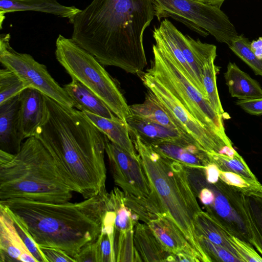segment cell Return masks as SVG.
<instances>
[{
    "label": "cell",
    "mask_w": 262,
    "mask_h": 262,
    "mask_svg": "<svg viewBox=\"0 0 262 262\" xmlns=\"http://www.w3.org/2000/svg\"><path fill=\"white\" fill-rule=\"evenodd\" d=\"M154 16L151 0H92L70 21L71 38L103 66L139 75L147 63L143 34Z\"/></svg>",
    "instance_id": "6da1fadb"
},
{
    "label": "cell",
    "mask_w": 262,
    "mask_h": 262,
    "mask_svg": "<svg viewBox=\"0 0 262 262\" xmlns=\"http://www.w3.org/2000/svg\"><path fill=\"white\" fill-rule=\"evenodd\" d=\"M35 136L50 153L63 179L84 199L105 190L106 136L82 111L44 95Z\"/></svg>",
    "instance_id": "7a4b0ae2"
},
{
    "label": "cell",
    "mask_w": 262,
    "mask_h": 262,
    "mask_svg": "<svg viewBox=\"0 0 262 262\" xmlns=\"http://www.w3.org/2000/svg\"><path fill=\"white\" fill-rule=\"evenodd\" d=\"M107 192L79 202L0 201L18 217L38 246L59 248L74 258L95 241L101 229Z\"/></svg>",
    "instance_id": "3957f363"
},
{
    "label": "cell",
    "mask_w": 262,
    "mask_h": 262,
    "mask_svg": "<svg viewBox=\"0 0 262 262\" xmlns=\"http://www.w3.org/2000/svg\"><path fill=\"white\" fill-rule=\"evenodd\" d=\"M73 192L35 136L27 138L15 154L0 150V201L63 203L71 199Z\"/></svg>",
    "instance_id": "277c9868"
},
{
    "label": "cell",
    "mask_w": 262,
    "mask_h": 262,
    "mask_svg": "<svg viewBox=\"0 0 262 262\" xmlns=\"http://www.w3.org/2000/svg\"><path fill=\"white\" fill-rule=\"evenodd\" d=\"M129 135L150 185L170 217L196 253L200 261L210 262L201 248L193 222L203 211L191 188L186 167L165 158L145 143L134 131Z\"/></svg>",
    "instance_id": "5b68a950"
},
{
    "label": "cell",
    "mask_w": 262,
    "mask_h": 262,
    "mask_svg": "<svg viewBox=\"0 0 262 262\" xmlns=\"http://www.w3.org/2000/svg\"><path fill=\"white\" fill-rule=\"evenodd\" d=\"M55 57L71 78L77 80L98 97L123 121L132 115L126 99L115 80L91 54L72 38L59 34Z\"/></svg>",
    "instance_id": "8992f818"
},
{
    "label": "cell",
    "mask_w": 262,
    "mask_h": 262,
    "mask_svg": "<svg viewBox=\"0 0 262 262\" xmlns=\"http://www.w3.org/2000/svg\"><path fill=\"white\" fill-rule=\"evenodd\" d=\"M152 52L154 60L146 72L166 87L196 120L218 135L229 138L223 117L184 75L169 53L157 43L153 45Z\"/></svg>",
    "instance_id": "52a82bcc"
},
{
    "label": "cell",
    "mask_w": 262,
    "mask_h": 262,
    "mask_svg": "<svg viewBox=\"0 0 262 262\" xmlns=\"http://www.w3.org/2000/svg\"><path fill=\"white\" fill-rule=\"evenodd\" d=\"M159 21L171 17L206 37L212 35L229 45L238 35L234 26L220 7L199 0H151Z\"/></svg>",
    "instance_id": "ba28073f"
},
{
    "label": "cell",
    "mask_w": 262,
    "mask_h": 262,
    "mask_svg": "<svg viewBox=\"0 0 262 262\" xmlns=\"http://www.w3.org/2000/svg\"><path fill=\"white\" fill-rule=\"evenodd\" d=\"M140 76L143 84L157 97L183 132L192 138L206 152L234 157L238 153L229 138H224L206 127L184 107L179 100L158 80L146 72Z\"/></svg>",
    "instance_id": "9c48e42d"
},
{
    "label": "cell",
    "mask_w": 262,
    "mask_h": 262,
    "mask_svg": "<svg viewBox=\"0 0 262 262\" xmlns=\"http://www.w3.org/2000/svg\"><path fill=\"white\" fill-rule=\"evenodd\" d=\"M10 38L9 33L0 36L1 63L15 72L28 88L36 89L64 105L75 108L73 100L51 76L46 66L29 54L15 51L10 46Z\"/></svg>",
    "instance_id": "30bf717a"
},
{
    "label": "cell",
    "mask_w": 262,
    "mask_h": 262,
    "mask_svg": "<svg viewBox=\"0 0 262 262\" xmlns=\"http://www.w3.org/2000/svg\"><path fill=\"white\" fill-rule=\"evenodd\" d=\"M105 152L115 184L125 195L148 196L152 190L139 157L135 158L106 137Z\"/></svg>",
    "instance_id": "8fae6325"
},
{
    "label": "cell",
    "mask_w": 262,
    "mask_h": 262,
    "mask_svg": "<svg viewBox=\"0 0 262 262\" xmlns=\"http://www.w3.org/2000/svg\"><path fill=\"white\" fill-rule=\"evenodd\" d=\"M231 198L244 223L249 243L262 256V196H247L232 188Z\"/></svg>",
    "instance_id": "7c38bea8"
},
{
    "label": "cell",
    "mask_w": 262,
    "mask_h": 262,
    "mask_svg": "<svg viewBox=\"0 0 262 262\" xmlns=\"http://www.w3.org/2000/svg\"><path fill=\"white\" fill-rule=\"evenodd\" d=\"M1 262H37L19 235L6 207L0 204Z\"/></svg>",
    "instance_id": "4fadbf2b"
},
{
    "label": "cell",
    "mask_w": 262,
    "mask_h": 262,
    "mask_svg": "<svg viewBox=\"0 0 262 262\" xmlns=\"http://www.w3.org/2000/svg\"><path fill=\"white\" fill-rule=\"evenodd\" d=\"M19 95L0 104V150L12 154L20 150L24 139L19 121Z\"/></svg>",
    "instance_id": "5bb4252c"
},
{
    "label": "cell",
    "mask_w": 262,
    "mask_h": 262,
    "mask_svg": "<svg viewBox=\"0 0 262 262\" xmlns=\"http://www.w3.org/2000/svg\"><path fill=\"white\" fill-rule=\"evenodd\" d=\"M163 248L173 254L183 253L200 261L185 236L169 214L161 216L147 224Z\"/></svg>",
    "instance_id": "9a60e30c"
},
{
    "label": "cell",
    "mask_w": 262,
    "mask_h": 262,
    "mask_svg": "<svg viewBox=\"0 0 262 262\" xmlns=\"http://www.w3.org/2000/svg\"><path fill=\"white\" fill-rule=\"evenodd\" d=\"M81 10L74 6H65L58 0H1L0 26L5 14L19 11H35L68 18L69 21Z\"/></svg>",
    "instance_id": "2e32d148"
},
{
    "label": "cell",
    "mask_w": 262,
    "mask_h": 262,
    "mask_svg": "<svg viewBox=\"0 0 262 262\" xmlns=\"http://www.w3.org/2000/svg\"><path fill=\"white\" fill-rule=\"evenodd\" d=\"M126 123L129 129L135 132L148 145L170 142L199 145L192 138L180 132L134 115L126 119Z\"/></svg>",
    "instance_id": "e0dca14e"
},
{
    "label": "cell",
    "mask_w": 262,
    "mask_h": 262,
    "mask_svg": "<svg viewBox=\"0 0 262 262\" xmlns=\"http://www.w3.org/2000/svg\"><path fill=\"white\" fill-rule=\"evenodd\" d=\"M19 121L24 139L35 136L43 116L44 94L36 89L28 88L19 95Z\"/></svg>",
    "instance_id": "ac0fdd59"
},
{
    "label": "cell",
    "mask_w": 262,
    "mask_h": 262,
    "mask_svg": "<svg viewBox=\"0 0 262 262\" xmlns=\"http://www.w3.org/2000/svg\"><path fill=\"white\" fill-rule=\"evenodd\" d=\"M149 145L161 156L185 167L204 169L211 163L207 152L197 144L163 142Z\"/></svg>",
    "instance_id": "d6986e66"
},
{
    "label": "cell",
    "mask_w": 262,
    "mask_h": 262,
    "mask_svg": "<svg viewBox=\"0 0 262 262\" xmlns=\"http://www.w3.org/2000/svg\"><path fill=\"white\" fill-rule=\"evenodd\" d=\"M134 240L141 261H174V255L163 248L146 224L135 225Z\"/></svg>",
    "instance_id": "ffe728a7"
},
{
    "label": "cell",
    "mask_w": 262,
    "mask_h": 262,
    "mask_svg": "<svg viewBox=\"0 0 262 262\" xmlns=\"http://www.w3.org/2000/svg\"><path fill=\"white\" fill-rule=\"evenodd\" d=\"M63 88L77 110L108 119L117 117L99 97L77 80L72 78L71 81Z\"/></svg>",
    "instance_id": "44dd1931"
},
{
    "label": "cell",
    "mask_w": 262,
    "mask_h": 262,
    "mask_svg": "<svg viewBox=\"0 0 262 262\" xmlns=\"http://www.w3.org/2000/svg\"><path fill=\"white\" fill-rule=\"evenodd\" d=\"M107 138L135 158L138 157L129 135L127 123L118 117L114 119L104 118L89 112L82 111Z\"/></svg>",
    "instance_id": "7402d4cb"
},
{
    "label": "cell",
    "mask_w": 262,
    "mask_h": 262,
    "mask_svg": "<svg viewBox=\"0 0 262 262\" xmlns=\"http://www.w3.org/2000/svg\"><path fill=\"white\" fill-rule=\"evenodd\" d=\"M224 77L231 97L239 100L262 97V88L259 83L235 63H228Z\"/></svg>",
    "instance_id": "603a6c76"
},
{
    "label": "cell",
    "mask_w": 262,
    "mask_h": 262,
    "mask_svg": "<svg viewBox=\"0 0 262 262\" xmlns=\"http://www.w3.org/2000/svg\"><path fill=\"white\" fill-rule=\"evenodd\" d=\"M129 107L132 115L186 135L150 90L146 93L145 100L142 103L129 105Z\"/></svg>",
    "instance_id": "cb8c5ba5"
},
{
    "label": "cell",
    "mask_w": 262,
    "mask_h": 262,
    "mask_svg": "<svg viewBox=\"0 0 262 262\" xmlns=\"http://www.w3.org/2000/svg\"><path fill=\"white\" fill-rule=\"evenodd\" d=\"M125 203L138 216L139 220L146 224L161 216L169 214L153 187L148 196L136 197L125 195Z\"/></svg>",
    "instance_id": "d4e9b609"
},
{
    "label": "cell",
    "mask_w": 262,
    "mask_h": 262,
    "mask_svg": "<svg viewBox=\"0 0 262 262\" xmlns=\"http://www.w3.org/2000/svg\"><path fill=\"white\" fill-rule=\"evenodd\" d=\"M193 224L197 237H205L212 243L225 248L236 257L227 241L228 229L209 214L204 211L199 212L194 218Z\"/></svg>",
    "instance_id": "484cf974"
},
{
    "label": "cell",
    "mask_w": 262,
    "mask_h": 262,
    "mask_svg": "<svg viewBox=\"0 0 262 262\" xmlns=\"http://www.w3.org/2000/svg\"><path fill=\"white\" fill-rule=\"evenodd\" d=\"M219 178L225 184L245 195L262 196V184L258 179L220 169Z\"/></svg>",
    "instance_id": "4316f807"
},
{
    "label": "cell",
    "mask_w": 262,
    "mask_h": 262,
    "mask_svg": "<svg viewBox=\"0 0 262 262\" xmlns=\"http://www.w3.org/2000/svg\"><path fill=\"white\" fill-rule=\"evenodd\" d=\"M216 57L207 61L203 69V82L208 100L213 110L219 115L224 117L225 112L219 97L216 85V74L218 68L214 64Z\"/></svg>",
    "instance_id": "83f0119b"
},
{
    "label": "cell",
    "mask_w": 262,
    "mask_h": 262,
    "mask_svg": "<svg viewBox=\"0 0 262 262\" xmlns=\"http://www.w3.org/2000/svg\"><path fill=\"white\" fill-rule=\"evenodd\" d=\"M207 155L210 162L216 165L221 170L232 172L246 177L257 179L246 161L239 154L234 157H230L223 154L207 152Z\"/></svg>",
    "instance_id": "f1b7e54d"
},
{
    "label": "cell",
    "mask_w": 262,
    "mask_h": 262,
    "mask_svg": "<svg viewBox=\"0 0 262 262\" xmlns=\"http://www.w3.org/2000/svg\"><path fill=\"white\" fill-rule=\"evenodd\" d=\"M231 50L245 62L255 75L262 77V59L257 57L250 47V42L243 34L238 35L228 46Z\"/></svg>",
    "instance_id": "f546056e"
},
{
    "label": "cell",
    "mask_w": 262,
    "mask_h": 262,
    "mask_svg": "<svg viewBox=\"0 0 262 262\" xmlns=\"http://www.w3.org/2000/svg\"><path fill=\"white\" fill-rule=\"evenodd\" d=\"M28 88L13 71L5 68L0 70V104L19 95Z\"/></svg>",
    "instance_id": "4dcf8cb0"
},
{
    "label": "cell",
    "mask_w": 262,
    "mask_h": 262,
    "mask_svg": "<svg viewBox=\"0 0 262 262\" xmlns=\"http://www.w3.org/2000/svg\"><path fill=\"white\" fill-rule=\"evenodd\" d=\"M198 239L210 262H241L231 252L220 245L212 243L205 237L198 236Z\"/></svg>",
    "instance_id": "1f68e13d"
},
{
    "label": "cell",
    "mask_w": 262,
    "mask_h": 262,
    "mask_svg": "<svg viewBox=\"0 0 262 262\" xmlns=\"http://www.w3.org/2000/svg\"><path fill=\"white\" fill-rule=\"evenodd\" d=\"M4 206L6 207L7 211L10 214L14 222L16 230L22 240L23 241L24 244L29 251L37 260V262H47V260L43 254L42 251L40 249L39 247L34 242L31 234L26 229V227L24 226L21 221L18 219L17 216H16L10 211H9V210L5 206Z\"/></svg>",
    "instance_id": "d6a6232c"
},
{
    "label": "cell",
    "mask_w": 262,
    "mask_h": 262,
    "mask_svg": "<svg viewBox=\"0 0 262 262\" xmlns=\"http://www.w3.org/2000/svg\"><path fill=\"white\" fill-rule=\"evenodd\" d=\"M47 262H76L63 250L54 247L39 246Z\"/></svg>",
    "instance_id": "836d02e7"
},
{
    "label": "cell",
    "mask_w": 262,
    "mask_h": 262,
    "mask_svg": "<svg viewBox=\"0 0 262 262\" xmlns=\"http://www.w3.org/2000/svg\"><path fill=\"white\" fill-rule=\"evenodd\" d=\"M74 259L76 262H99L95 241L84 246Z\"/></svg>",
    "instance_id": "e575fe53"
},
{
    "label": "cell",
    "mask_w": 262,
    "mask_h": 262,
    "mask_svg": "<svg viewBox=\"0 0 262 262\" xmlns=\"http://www.w3.org/2000/svg\"><path fill=\"white\" fill-rule=\"evenodd\" d=\"M236 104L248 114L262 115V97L255 99L239 100Z\"/></svg>",
    "instance_id": "d590c367"
},
{
    "label": "cell",
    "mask_w": 262,
    "mask_h": 262,
    "mask_svg": "<svg viewBox=\"0 0 262 262\" xmlns=\"http://www.w3.org/2000/svg\"><path fill=\"white\" fill-rule=\"evenodd\" d=\"M204 170L206 180L208 182L214 184L220 180V169L214 164L209 163L205 167Z\"/></svg>",
    "instance_id": "8d00e7d4"
},
{
    "label": "cell",
    "mask_w": 262,
    "mask_h": 262,
    "mask_svg": "<svg viewBox=\"0 0 262 262\" xmlns=\"http://www.w3.org/2000/svg\"><path fill=\"white\" fill-rule=\"evenodd\" d=\"M250 47L255 55L259 59H262V37L250 42Z\"/></svg>",
    "instance_id": "74e56055"
},
{
    "label": "cell",
    "mask_w": 262,
    "mask_h": 262,
    "mask_svg": "<svg viewBox=\"0 0 262 262\" xmlns=\"http://www.w3.org/2000/svg\"><path fill=\"white\" fill-rule=\"evenodd\" d=\"M204 3H208L213 5L221 7L225 0H200Z\"/></svg>",
    "instance_id": "f35d334b"
},
{
    "label": "cell",
    "mask_w": 262,
    "mask_h": 262,
    "mask_svg": "<svg viewBox=\"0 0 262 262\" xmlns=\"http://www.w3.org/2000/svg\"><path fill=\"white\" fill-rule=\"evenodd\" d=\"M199 1H200V0H199Z\"/></svg>",
    "instance_id": "ab89813d"
}]
</instances>
